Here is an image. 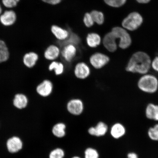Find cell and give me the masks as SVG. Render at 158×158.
<instances>
[{
    "mask_svg": "<svg viewBox=\"0 0 158 158\" xmlns=\"http://www.w3.org/2000/svg\"><path fill=\"white\" fill-rule=\"evenodd\" d=\"M151 65V59L149 55L140 51L132 55L126 67V70L130 72L145 74L149 72Z\"/></svg>",
    "mask_w": 158,
    "mask_h": 158,
    "instance_id": "1",
    "label": "cell"
},
{
    "mask_svg": "<svg viewBox=\"0 0 158 158\" xmlns=\"http://www.w3.org/2000/svg\"><path fill=\"white\" fill-rule=\"evenodd\" d=\"M138 86L144 92L153 93L157 89L158 81L157 78L152 75H146L140 79Z\"/></svg>",
    "mask_w": 158,
    "mask_h": 158,
    "instance_id": "2",
    "label": "cell"
},
{
    "mask_svg": "<svg viewBox=\"0 0 158 158\" xmlns=\"http://www.w3.org/2000/svg\"><path fill=\"white\" fill-rule=\"evenodd\" d=\"M143 18L137 12H134L128 15L122 22V26L128 30L133 31L137 29L143 23Z\"/></svg>",
    "mask_w": 158,
    "mask_h": 158,
    "instance_id": "3",
    "label": "cell"
},
{
    "mask_svg": "<svg viewBox=\"0 0 158 158\" xmlns=\"http://www.w3.org/2000/svg\"><path fill=\"white\" fill-rule=\"evenodd\" d=\"M110 58L108 55L100 52L92 54L89 58V62L93 68L97 70L103 68L108 64Z\"/></svg>",
    "mask_w": 158,
    "mask_h": 158,
    "instance_id": "4",
    "label": "cell"
},
{
    "mask_svg": "<svg viewBox=\"0 0 158 158\" xmlns=\"http://www.w3.org/2000/svg\"><path fill=\"white\" fill-rule=\"evenodd\" d=\"M112 31L115 35L117 38L119 39L118 46L120 48L125 49L131 44V37L125 29L121 27H116L112 29Z\"/></svg>",
    "mask_w": 158,
    "mask_h": 158,
    "instance_id": "5",
    "label": "cell"
},
{
    "mask_svg": "<svg viewBox=\"0 0 158 158\" xmlns=\"http://www.w3.org/2000/svg\"><path fill=\"white\" fill-rule=\"evenodd\" d=\"M66 109L69 113L72 115L75 116H80L84 112V102L80 98L71 99L67 102Z\"/></svg>",
    "mask_w": 158,
    "mask_h": 158,
    "instance_id": "6",
    "label": "cell"
},
{
    "mask_svg": "<svg viewBox=\"0 0 158 158\" xmlns=\"http://www.w3.org/2000/svg\"><path fill=\"white\" fill-rule=\"evenodd\" d=\"M6 147L9 153L15 154L19 152L23 149V143L22 139L19 136H13L7 140Z\"/></svg>",
    "mask_w": 158,
    "mask_h": 158,
    "instance_id": "7",
    "label": "cell"
},
{
    "mask_svg": "<svg viewBox=\"0 0 158 158\" xmlns=\"http://www.w3.org/2000/svg\"><path fill=\"white\" fill-rule=\"evenodd\" d=\"M74 73L77 78L85 80L90 76L91 69L89 66L86 63L79 62L75 65Z\"/></svg>",
    "mask_w": 158,
    "mask_h": 158,
    "instance_id": "8",
    "label": "cell"
},
{
    "mask_svg": "<svg viewBox=\"0 0 158 158\" xmlns=\"http://www.w3.org/2000/svg\"><path fill=\"white\" fill-rule=\"evenodd\" d=\"M77 52L76 46L72 44H68L63 47L61 51V55L65 61L68 63L72 62L76 58Z\"/></svg>",
    "mask_w": 158,
    "mask_h": 158,
    "instance_id": "9",
    "label": "cell"
},
{
    "mask_svg": "<svg viewBox=\"0 0 158 158\" xmlns=\"http://www.w3.org/2000/svg\"><path fill=\"white\" fill-rule=\"evenodd\" d=\"M54 85L51 81L45 80L37 86L36 91L37 93L43 97H47L52 93Z\"/></svg>",
    "mask_w": 158,
    "mask_h": 158,
    "instance_id": "10",
    "label": "cell"
},
{
    "mask_svg": "<svg viewBox=\"0 0 158 158\" xmlns=\"http://www.w3.org/2000/svg\"><path fill=\"white\" fill-rule=\"evenodd\" d=\"M117 39L116 35L112 31L105 35L102 43L106 50L111 52H115L117 49V45L116 43Z\"/></svg>",
    "mask_w": 158,
    "mask_h": 158,
    "instance_id": "11",
    "label": "cell"
},
{
    "mask_svg": "<svg viewBox=\"0 0 158 158\" xmlns=\"http://www.w3.org/2000/svg\"><path fill=\"white\" fill-rule=\"evenodd\" d=\"M108 126L102 121L98 122L96 125L90 127L88 129V133L90 135L96 137H101L106 135L108 131Z\"/></svg>",
    "mask_w": 158,
    "mask_h": 158,
    "instance_id": "12",
    "label": "cell"
},
{
    "mask_svg": "<svg viewBox=\"0 0 158 158\" xmlns=\"http://www.w3.org/2000/svg\"><path fill=\"white\" fill-rule=\"evenodd\" d=\"M61 55V51L56 45H51L47 47L44 53L45 58L47 60H56Z\"/></svg>",
    "mask_w": 158,
    "mask_h": 158,
    "instance_id": "13",
    "label": "cell"
},
{
    "mask_svg": "<svg viewBox=\"0 0 158 158\" xmlns=\"http://www.w3.org/2000/svg\"><path fill=\"white\" fill-rule=\"evenodd\" d=\"M16 19V15L12 10L6 11L0 17V21L4 25L9 26L12 25Z\"/></svg>",
    "mask_w": 158,
    "mask_h": 158,
    "instance_id": "14",
    "label": "cell"
},
{
    "mask_svg": "<svg viewBox=\"0 0 158 158\" xmlns=\"http://www.w3.org/2000/svg\"><path fill=\"white\" fill-rule=\"evenodd\" d=\"M66 126L63 122H58L53 125L51 129V133L55 137L61 138L66 135Z\"/></svg>",
    "mask_w": 158,
    "mask_h": 158,
    "instance_id": "15",
    "label": "cell"
},
{
    "mask_svg": "<svg viewBox=\"0 0 158 158\" xmlns=\"http://www.w3.org/2000/svg\"><path fill=\"white\" fill-rule=\"evenodd\" d=\"M51 31L56 38L60 41H64L68 39L69 32L56 25H53L51 27Z\"/></svg>",
    "mask_w": 158,
    "mask_h": 158,
    "instance_id": "16",
    "label": "cell"
},
{
    "mask_svg": "<svg viewBox=\"0 0 158 158\" xmlns=\"http://www.w3.org/2000/svg\"><path fill=\"white\" fill-rule=\"evenodd\" d=\"M13 103L16 108L19 110H22L27 107L28 100L25 95L18 94L15 96Z\"/></svg>",
    "mask_w": 158,
    "mask_h": 158,
    "instance_id": "17",
    "label": "cell"
},
{
    "mask_svg": "<svg viewBox=\"0 0 158 158\" xmlns=\"http://www.w3.org/2000/svg\"><path fill=\"white\" fill-rule=\"evenodd\" d=\"M126 133L124 126L120 123L114 124L110 129V133L114 139H118L123 137Z\"/></svg>",
    "mask_w": 158,
    "mask_h": 158,
    "instance_id": "18",
    "label": "cell"
},
{
    "mask_svg": "<svg viewBox=\"0 0 158 158\" xmlns=\"http://www.w3.org/2000/svg\"><path fill=\"white\" fill-rule=\"evenodd\" d=\"M102 40L100 35L96 33H92L89 34L86 38L87 44L91 48H95L99 45Z\"/></svg>",
    "mask_w": 158,
    "mask_h": 158,
    "instance_id": "19",
    "label": "cell"
},
{
    "mask_svg": "<svg viewBox=\"0 0 158 158\" xmlns=\"http://www.w3.org/2000/svg\"><path fill=\"white\" fill-rule=\"evenodd\" d=\"M38 59V55L36 53L29 52L24 55L23 62L26 66L29 68H31L36 64Z\"/></svg>",
    "mask_w": 158,
    "mask_h": 158,
    "instance_id": "20",
    "label": "cell"
},
{
    "mask_svg": "<svg viewBox=\"0 0 158 158\" xmlns=\"http://www.w3.org/2000/svg\"><path fill=\"white\" fill-rule=\"evenodd\" d=\"M48 69L50 71H54L56 76H60L64 72V64L62 62L56 60L53 61L49 64Z\"/></svg>",
    "mask_w": 158,
    "mask_h": 158,
    "instance_id": "21",
    "label": "cell"
},
{
    "mask_svg": "<svg viewBox=\"0 0 158 158\" xmlns=\"http://www.w3.org/2000/svg\"><path fill=\"white\" fill-rule=\"evenodd\" d=\"M146 115L149 119L158 121V106L153 104L148 105L146 108Z\"/></svg>",
    "mask_w": 158,
    "mask_h": 158,
    "instance_id": "22",
    "label": "cell"
},
{
    "mask_svg": "<svg viewBox=\"0 0 158 158\" xmlns=\"http://www.w3.org/2000/svg\"><path fill=\"white\" fill-rule=\"evenodd\" d=\"M80 39L78 35L72 32H69V35L68 39L62 41H60L59 44L61 46L64 47L68 44H72L75 45L80 44Z\"/></svg>",
    "mask_w": 158,
    "mask_h": 158,
    "instance_id": "23",
    "label": "cell"
},
{
    "mask_svg": "<svg viewBox=\"0 0 158 158\" xmlns=\"http://www.w3.org/2000/svg\"><path fill=\"white\" fill-rule=\"evenodd\" d=\"M9 53L4 41L0 40V63L7 61L9 58Z\"/></svg>",
    "mask_w": 158,
    "mask_h": 158,
    "instance_id": "24",
    "label": "cell"
},
{
    "mask_svg": "<svg viewBox=\"0 0 158 158\" xmlns=\"http://www.w3.org/2000/svg\"><path fill=\"white\" fill-rule=\"evenodd\" d=\"M65 152L64 149L60 148H54L51 150L48 155V158H64Z\"/></svg>",
    "mask_w": 158,
    "mask_h": 158,
    "instance_id": "25",
    "label": "cell"
},
{
    "mask_svg": "<svg viewBox=\"0 0 158 158\" xmlns=\"http://www.w3.org/2000/svg\"><path fill=\"white\" fill-rule=\"evenodd\" d=\"M94 23L98 25H102L103 23L104 17L103 14L99 11L93 10L90 13Z\"/></svg>",
    "mask_w": 158,
    "mask_h": 158,
    "instance_id": "26",
    "label": "cell"
},
{
    "mask_svg": "<svg viewBox=\"0 0 158 158\" xmlns=\"http://www.w3.org/2000/svg\"><path fill=\"white\" fill-rule=\"evenodd\" d=\"M85 158H99V154L94 148H87L84 152Z\"/></svg>",
    "mask_w": 158,
    "mask_h": 158,
    "instance_id": "27",
    "label": "cell"
},
{
    "mask_svg": "<svg viewBox=\"0 0 158 158\" xmlns=\"http://www.w3.org/2000/svg\"><path fill=\"white\" fill-rule=\"evenodd\" d=\"M148 135L150 139L153 141H158V124L149 128Z\"/></svg>",
    "mask_w": 158,
    "mask_h": 158,
    "instance_id": "28",
    "label": "cell"
},
{
    "mask_svg": "<svg viewBox=\"0 0 158 158\" xmlns=\"http://www.w3.org/2000/svg\"><path fill=\"white\" fill-rule=\"evenodd\" d=\"M106 4L114 7L122 6L125 3L126 0H104Z\"/></svg>",
    "mask_w": 158,
    "mask_h": 158,
    "instance_id": "29",
    "label": "cell"
},
{
    "mask_svg": "<svg viewBox=\"0 0 158 158\" xmlns=\"http://www.w3.org/2000/svg\"><path fill=\"white\" fill-rule=\"evenodd\" d=\"M84 22L86 26L88 27H91L94 25V22L90 13H86L85 14Z\"/></svg>",
    "mask_w": 158,
    "mask_h": 158,
    "instance_id": "30",
    "label": "cell"
},
{
    "mask_svg": "<svg viewBox=\"0 0 158 158\" xmlns=\"http://www.w3.org/2000/svg\"><path fill=\"white\" fill-rule=\"evenodd\" d=\"M19 0H2V3L6 7L13 8L17 6Z\"/></svg>",
    "mask_w": 158,
    "mask_h": 158,
    "instance_id": "31",
    "label": "cell"
},
{
    "mask_svg": "<svg viewBox=\"0 0 158 158\" xmlns=\"http://www.w3.org/2000/svg\"><path fill=\"white\" fill-rule=\"evenodd\" d=\"M151 65L153 69L158 72V56L154 59Z\"/></svg>",
    "mask_w": 158,
    "mask_h": 158,
    "instance_id": "32",
    "label": "cell"
},
{
    "mask_svg": "<svg viewBox=\"0 0 158 158\" xmlns=\"http://www.w3.org/2000/svg\"><path fill=\"white\" fill-rule=\"evenodd\" d=\"M45 3L52 5H56L60 3V0H41Z\"/></svg>",
    "mask_w": 158,
    "mask_h": 158,
    "instance_id": "33",
    "label": "cell"
},
{
    "mask_svg": "<svg viewBox=\"0 0 158 158\" xmlns=\"http://www.w3.org/2000/svg\"><path fill=\"white\" fill-rule=\"evenodd\" d=\"M127 158H138V157L137 154L134 152H131L128 154Z\"/></svg>",
    "mask_w": 158,
    "mask_h": 158,
    "instance_id": "34",
    "label": "cell"
},
{
    "mask_svg": "<svg viewBox=\"0 0 158 158\" xmlns=\"http://www.w3.org/2000/svg\"><path fill=\"white\" fill-rule=\"evenodd\" d=\"M138 3H147L151 1V0H136Z\"/></svg>",
    "mask_w": 158,
    "mask_h": 158,
    "instance_id": "35",
    "label": "cell"
},
{
    "mask_svg": "<svg viewBox=\"0 0 158 158\" xmlns=\"http://www.w3.org/2000/svg\"><path fill=\"white\" fill-rule=\"evenodd\" d=\"M72 158H81L80 157L78 156H74Z\"/></svg>",
    "mask_w": 158,
    "mask_h": 158,
    "instance_id": "36",
    "label": "cell"
},
{
    "mask_svg": "<svg viewBox=\"0 0 158 158\" xmlns=\"http://www.w3.org/2000/svg\"><path fill=\"white\" fill-rule=\"evenodd\" d=\"M2 12V9L1 8V6L0 5V15H1Z\"/></svg>",
    "mask_w": 158,
    "mask_h": 158,
    "instance_id": "37",
    "label": "cell"
},
{
    "mask_svg": "<svg viewBox=\"0 0 158 158\" xmlns=\"http://www.w3.org/2000/svg\"><path fill=\"white\" fill-rule=\"evenodd\" d=\"M60 1H62V0H60Z\"/></svg>",
    "mask_w": 158,
    "mask_h": 158,
    "instance_id": "38",
    "label": "cell"
}]
</instances>
